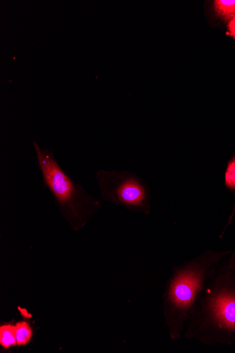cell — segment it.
<instances>
[{
    "mask_svg": "<svg viewBox=\"0 0 235 353\" xmlns=\"http://www.w3.org/2000/svg\"><path fill=\"white\" fill-rule=\"evenodd\" d=\"M0 344L5 348L17 345L15 327L8 325L0 328Z\"/></svg>",
    "mask_w": 235,
    "mask_h": 353,
    "instance_id": "8992f818",
    "label": "cell"
},
{
    "mask_svg": "<svg viewBox=\"0 0 235 353\" xmlns=\"http://www.w3.org/2000/svg\"><path fill=\"white\" fill-rule=\"evenodd\" d=\"M200 282V274L193 273L185 274L176 280L172 288L171 298L174 304V312L178 314L179 318L185 315L186 310L190 307L191 302L198 290Z\"/></svg>",
    "mask_w": 235,
    "mask_h": 353,
    "instance_id": "3957f363",
    "label": "cell"
},
{
    "mask_svg": "<svg viewBox=\"0 0 235 353\" xmlns=\"http://www.w3.org/2000/svg\"><path fill=\"white\" fill-rule=\"evenodd\" d=\"M212 308L221 326L235 330V295L219 294L212 301Z\"/></svg>",
    "mask_w": 235,
    "mask_h": 353,
    "instance_id": "277c9868",
    "label": "cell"
},
{
    "mask_svg": "<svg viewBox=\"0 0 235 353\" xmlns=\"http://www.w3.org/2000/svg\"><path fill=\"white\" fill-rule=\"evenodd\" d=\"M96 179L104 197L132 208L146 205L147 187L135 174L101 170L97 172Z\"/></svg>",
    "mask_w": 235,
    "mask_h": 353,
    "instance_id": "7a4b0ae2",
    "label": "cell"
},
{
    "mask_svg": "<svg viewBox=\"0 0 235 353\" xmlns=\"http://www.w3.org/2000/svg\"><path fill=\"white\" fill-rule=\"evenodd\" d=\"M225 176L226 185L235 189V158L229 163Z\"/></svg>",
    "mask_w": 235,
    "mask_h": 353,
    "instance_id": "ba28073f",
    "label": "cell"
},
{
    "mask_svg": "<svg viewBox=\"0 0 235 353\" xmlns=\"http://www.w3.org/2000/svg\"><path fill=\"white\" fill-rule=\"evenodd\" d=\"M34 145L38 164L44 185L52 192L59 205L70 210L73 216H79L80 207L94 203L84 189L59 165L54 152L49 149H42L37 142Z\"/></svg>",
    "mask_w": 235,
    "mask_h": 353,
    "instance_id": "6da1fadb",
    "label": "cell"
},
{
    "mask_svg": "<svg viewBox=\"0 0 235 353\" xmlns=\"http://www.w3.org/2000/svg\"><path fill=\"white\" fill-rule=\"evenodd\" d=\"M228 30L229 35L235 39V17L229 21Z\"/></svg>",
    "mask_w": 235,
    "mask_h": 353,
    "instance_id": "9c48e42d",
    "label": "cell"
},
{
    "mask_svg": "<svg viewBox=\"0 0 235 353\" xmlns=\"http://www.w3.org/2000/svg\"><path fill=\"white\" fill-rule=\"evenodd\" d=\"M214 7L218 15L225 21L232 20L235 17V0H217Z\"/></svg>",
    "mask_w": 235,
    "mask_h": 353,
    "instance_id": "5b68a950",
    "label": "cell"
},
{
    "mask_svg": "<svg viewBox=\"0 0 235 353\" xmlns=\"http://www.w3.org/2000/svg\"><path fill=\"white\" fill-rule=\"evenodd\" d=\"M15 334L17 345H19L27 344L32 335L31 328L24 322L19 323L15 326Z\"/></svg>",
    "mask_w": 235,
    "mask_h": 353,
    "instance_id": "52a82bcc",
    "label": "cell"
}]
</instances>
